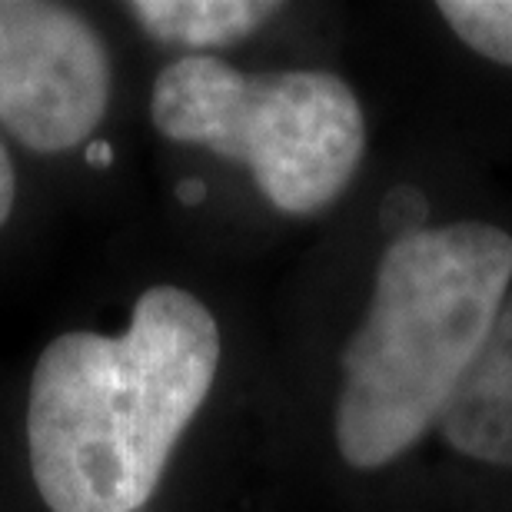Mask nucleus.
Here are the masks:
<instances>
[{"label":"nucleus","mask_w":512,"mask_h":512,"mask_svg":"<svg viewBox=\"0 0 512 512\" xmlns=\"http://www.w3.org/2000/svg\"><path fill=\"white\" fill-rule=\"evenodd\" d=\"M110 107V54L67 4L0 0V127L37 153L87 143Z\"/></svg>","instance_id":"20e7f679"},{"label":"nucleus","mask_w":512,"mask_h":512,"mask_svg":"<svg viewBox=\"0 0 512 512\" xmlns=\"http://www.w3.org/2000/svg\"><path fill=\"white\" fill-rule=\"evenodd\" d=\"M14 200H17V170L14 160H10V150L0 140V227L10 220L14 213Z\"/></svg>","instance_id":"6e6552de"},{"label":"nucleus","mask_w":512,"mask_h":512,"mask_svg":"<svg viewBox=\"0 0 512 512\" xmlns=\"http://www.w3.org/2000/svg\"><path fill=\"white\" fill-rule=\"evenodd\" d=\"M436 429L466 459L512 473V290Z\"/></svg>","instance_id":"39448f33"},{"label":"nucleus","mask_w":512,"mask_h":512,"mask_svg":"<svg viewBox=\"0 0 512 512\" xmlns=\"http://www.w3.org/2000/svg\"><path fill=\"white\" fill-rule=\"evenodd\" d=\"M87 160L90 163H110L114 160V153H110L107 143H94V147H87Z\"/></svg>","instance_id":"1a4fd4ad"},{"label":"nucleus","mask_w":512,"mask_h":512,"mask_svg":"<svg viewBox=\"0 0 512 512\" xmlns=\"http://www.w3.org/2000/svg\"><path fill=\"white\" fill-rule=\"evenodd\" d=\"M180 197L187 200V203H197L203 197V183H183L180 187Z\"/></svg>","instance_id":"9d476101"},{"label":"nucleus","mask_w":512,"mask_h":512,"mask_svg":"<svg viewBox=\"0 0 512 512\" xmlns=\"http://www.w3.org/2000/svg\"><path fill=\"white\" fill-rule=\"evenodd\" d=\"M509 290L512 237L493 223L423 227L389 243L343 350L333 433L346 463L383 469L439 423Z\"/></svg>","instance_id":"f03ea898"},{"label":"nucleus","mask_w":512,"mask_h":512,"mask_svg":"<svg viewBox=\"0 0 512 512\" xmlns=\"http://www.w3.org/2000/svg\"><path fill=\"white\" fill-rule=\"evenodd\" d=\"M436 10L469 50L512 67V0H443Z\"/></svg>","instance_id":"0eeeda50"},{"label":"nucleus","mask_w":512,"mask_h":512,"mask_svg":"<svg viewBox=\"0 0 512 512\" xmlns=\"http://www.w3.org/2000/svg\"><path fill=\"white\" fill-rule=\"evenodd\" d=\"M220 370V326L160 283L117 336L70 330L30 376L27 456L50 512H140Z\"/></svg>","instance_id":"f257e3e1"},{"label":"nucleus","mask_w":512,"mask_h":512,"mask_svg":"<svg viewBox=\"0 0 512 512\" xmlns=\"http://www.w3.org/2000/svg\"><path fill=\"white\" fill-rule=\"evenodd\" d=\"M150 117L167 140L243 163L263 200L290 217L340 200L366 153L360 100L330 70L247 74L190 54L153 80Z\"/></svg>","instance_id":"7ed1b4c3"},{"label":"nucleus","mask_w":512,"mask_h":512,"mask_svg":"<svg viewBox=\"0 0 512 512\" xmlns=\"http://www.w3.org/2000/svg\"><path fill=\"white\" fill-rule=\"evenodd\" d=\"M130 17L153 40L187 50H210L237 44L253 30H260L280 4L263 0H137Z\"/></svg>","instance_id":"423d86ee"}]
</instances>
